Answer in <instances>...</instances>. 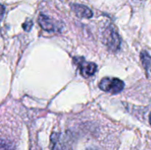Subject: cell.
I'll list each match as a JSON object with an SVG mask.
<instances>
[{
  "label": "cell",
  "instance_id": "obj_4",
  "mask_svg": "<svg viewBox=\"0 0 151 150\" xmlns=\"http://www.w3.org/2000/svg\"><path fill=\"white\" fill-rule=\"evenodd\" d=\"M38 23L43 30L49 33H54L60 29V27H58V23L45 14L39 15Z\"/></svg>",
  "mask_w": 151,
  "mask_h": 150
},
{
  "label": "cell",
  "instance_id": "obj_1",
  "mask_svg": "<svg viewBox=\"0 0 151 150\" xmlns=\"http://www.w3.org/2000/svg\"><path fill=\"white\" fill-rule=\"evenodd\" d=\"M103 42L110 50L117 51L120 49L121 41L119 35L112 26H110L104 29L103 33Z\"/></svg>",
  "mask_w": 151,
  "mask_h": 150
},
{
  "label": "cell",
  "instance_id": "obj_5",
  "mask_svg": "<svg viewBox=\"0 0 151 150\" xmlns=\"http://www.w3.org/2000/svg\"><path fill=\"white\" fill-rule=\"evenodd\" d=\"M71 8L77 17L81 19H89L93 16V11L87 6L80 4H72Z\"/></svg>",
  "mask_w": 151,
  "mask_h": 150
},
{
  "label": "cell",
  "instance_id": "obj_2",
  "mask_svg": "<svg viewBox=\"0 0 151 150\" xmlns=\"http://www.w3.org/2000/svg\"><path fill=\"white\" fill-rule=\"evenodd\" d=\"M98 86L101 90L110 93V94L116 95V94L120 93L124 89L125 83L118 78L106 77V78H104L100 81Z\"/></svg>",
  "mask_w": 151,
  "mask_h": 150
},
{
  "label": "cell",
  "instance_id": "obj_6",
  "mask_svg": "<svg viewBox=\"0 0 151 150\" xmlns=\"http://www.w3.org/2000/svg\"><path fill=\"white\" fill-rule=\"evenodd\" d=\"M141 60L143 65V67L151 72V57L147 51H142L141 52Z\"/></svg>",
  "mask_w": 151,
  "mask_h": 150
},
{
  "label": "cell",
  "instance_id": "obj_8",
  "mask_svg": "<svg viewBox=\"0 0 151 150\" xmlns=\"http://www.w3.org/2000/svg\"><path fill=\"white\" fill-rule=\"evenodd\" d=\"M2 150H12V149H11V148L9 147V145H7V144L5 145V144H4V141H2Z\"/></svg>",
  "mask_w": 151,
  "mask_h": 150
},
{
  "label": "cell",
  "instance_id": "obj_9",
  "mask_svg": "<svg viewBox=\"0 0 151 150\" xmlns=\"http://www.w3.org/2000/svg\"><path fill=\"white\" fill-rule=\"evenodd\" d=\"M150 125H151V113H150Z\"/></svg>",
  "mask_w": 151,
  "mask_h": 150
},
{
  "label": "cell",
  "instance_id": "obj_7",
  "mask_svg": "<svg viewBox=\"0 0 151 150\" xmlns=\"http://www.w3.org/2000/svg\"><path fill=\"white\" fill-rule=\"evenodd\" d=\"M32 26H33V22H32V20H30V19H29V21L27 20L26 23L23 24V27H24V29H25L26 31H29V30L31 29Z\"/></svg>",
  "mask_w": 151,
  "mask_h": 150
},
{
  "label": "cell",
  "instance_id": "obj_3",
  "mask_svg": "<svg viewBox=\"0 0 151 150\" xmlns=\"http://www.w3.org/2000/svg\"><path fill=\"white\" fill-rule=\"evenodd\" d=\"M73 63L78 67L81 74L84 78L92 77L97 70V65L95 63L88 62L82 57H74Z\"/></svg>",
  "mask_w": 151,
  "mask_h": 150
}]
</instances>
